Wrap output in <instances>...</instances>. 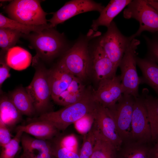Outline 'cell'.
<instances>
[{
  "label": "cell",
  "mask_w": 158,
  "mask_h": 158,
  "mask_svg": "<svg viewBox=\"0 0 158 158\" xmlns=\"http://www.w3.org/2000/svg\"><path fill=\"white\" fill-rule=\"evenodd\" d=\"M97 105L92 94L87 92L77 102L59 110L41 114L37 120L48 122L59 131H63L86 114L94 111Z\"/></svg>",
  "instance_id": "6da1fadb"
},
{
  "label": "cell",
  "mask_w": 158,
  "mask_h": 158,
  "mask_svg": "<svg viewBox=\"0 0 158 158\" xmlns=\"http://www.w3.org/2000/svg\"><path fill=\"white\" fill-rule=\"evenodd\" d=\"M23 37L27 39L31 46L37 52L36 58L49 61L58 55L64 48L65 43L62 34L54 28H45L39 32L23 34Z\"/></svg>",
  "instance_id": "7a4b0ae2"
},
{
  "label": "cell",
  "mask_w": 158,
  "mask_h": 158,
  "mask_svg": "<svg viewBox=\"0 0 158 158\" xmlns=\"http://www.w3.org/2000/svg\"><path fill=\"white\" fill-rule=\"evenodd\" d=\"M38 0H14L4 8L9 18L25 25H48L47 15Z\"/></svg>",
  "instance_id": "3957f363"
},
{
  "label": "cell",
  "mask_w": 158,
  "mask_h": 158,
  "mask_svg": "<svg viewBox=\"0 0 158 158\" xmlns=\"http://www.w3.org/2000/svg\"><path fill=\"white\" fill-rule=\"evenodd\" d=\"M90 62L88 41L82 39L66 52L56 66L81 80L87 76Z\"/></svg>",
  "instance_id": "277c9868"
},
{
  "label": "cell",
  "mask_w": 158,
  "mask_h": 158,
  "mask_svg": "<svg viewBox=\"0 0 158 158\" xmlns=\"http://www.w3.org/2000/svg\"><path fill=\"white\" fill-rule=\"evenodd\" d=\"M140 41L133 39L126 50L118 67L120 68L121 84L124 94L131 95L134 98L139 96L138 89L141 83L140 78L136 69V50Z\"/></svg>",
  "instance_id": "5b68a950"
},
{
  "label": "cell",
  "mask_w": 158,
  "mask_h": 158,
  "mask_svg": "<svg viewBox=\"0 0 158 158\" xmlns=\"http://www.w3.org/2000/svg\"><path fill=\"white\" fill-rule=\"evenodd\" d=\"M123 16L127 19H135L139 22L138 29L132 35L134 38L144 31L153 33L158 32V11L146 0H132L124 9Z\"/></svg>",
  "instance_id": "8992f818"
},
{
  "label": "cell",
  "mask_w": 158,
  "mask_h": 158,
  "mask_svg": "<svg viewBox=\"0 0 158 158\" xmlns=\"http://www.w3.org/2000/svg\"><path fill=\"white\" fill-rule=\"evenodd\" d=\"M134 38L133 35H124L113 21L98 42L117 68L126 50Z\"/></svg>",
  "instance_id": "52a82bcc"
},
{
  "label": "cell",
  "mask_w": 158,
  "mask_h": 158,
  "mask_svg": "<svg viewBox=\"0 0 158 158\" xmlns=\"http://www.w3.org/2000/svg\"><path fill=\"white\" fill-rule=\"evenodd\" d=\"M48 71L42 66H38L31 82L25 88L36 111L42 114L45 112L51 97Z\"/></svg>",
  "instance_id": "ba28073f"
},
{
  "label": "cell",
  "mask_w": 158,
  "mask_h": 158,
  "mask_svg": "<svg viewBox=\"0 0 158 158\" xmlns=\"http://www.w3.org/2000/svg\"><path fill=\"white\" fill-rule=\"evenodd\" d=\"M134 97L123 94L117 103L108 108L123 143L131 140V122Z\"/></svg>",
  "instance_id": "9c48e42d"
},
{
  "label": "cell",
  "mask_w": 158,
  "mask_h": 158,
  "mask_svg": "<svg viewBox=\"0 0 158 158\" xmlns=\"http://www.w3.org/2000/svg\"><path fill=\"white\" fill-rule=\"evenodd\" d=\"M131 134V140L147 144L151 142V128L142 92L134 98Z\"/></svg>",
  "instance_id": "30bf717a"
},
{
  "label": "cell",
  "mask_w": 158,
  "mask_h": 158,
  "mask_svg": "<svg viewBox=\"0 0 158 158\" xmlns=\"http://www.w3.org/2000/svg\"><path fill=\"white\" fill-rule=\"evenodd\" d=\"M104 8L101 3L90 0H73L66 2L48 20L49 27L53 28L73 17L80 13L92 11L100 13Z\"/></svg>",
  "instance_id": "8fae6325"
},
{
  "label": "cell",
  "mask_w": 158,
  "mask_h": 158,
  "mask_svg": "<svg viewBox=\"0 0 158 158\" xmlns=\"http://www.w3.org/2000/svg\"><path fill=\"white\" fill-rule=\"evenodd\" d=\"M94 116V126L114 146L118 151L121 148L123 141L109 109L97 103Z\"/></svg>",
  "instance_id": "7c38bea8"
},
{
  "label": "cell",
  "mask_w": 158,
  "mask_h": 158,
  "mask_svg": "<svg viewBox=\"0 0 158 158\" xmlns=\"http://www.w3.org/2000/svg\"><path fill=\"white\" fill-rule=\"evenodd\" d=\"M97 89L92 94L94 101L109 108L115 104L123 94L120 75L102 80Z\"/></svg>",
  "instance_id": "4fadbf2b"
},
{
  "label": "cell",
  "mask_w": 158,
  "mask_h": 158,
  "mask_svg": "<svg viewBox=\"0 0 158 158\" xmlns=\"http://www.w3.org/2000/svg\"><path fill=\"white\" fill-rule=\"evenodd\" d=\"M21 143L23 150L22 155L26 158H54L49 140L33 138L23 133Z\"/></svg>",
  "instance_id": "5bb4252c"
},
{
  "label": "cell",
  "mask_w": 158,
  "mask_h": 158,
  "mask_svg": "<svg viewBox=\"0 0 158 158\" xmlns=\"http://www.w3.org/2000/svg\"><path fill=\"white\" fill-rule=\"evenodd\" d=\"M92 62L95 77L99 82L104 80L111 78L116 76L117 68L99 42L93 52Z\"/></svg>",
  "instance_id": "9a60e30c"
},
{
  "label": "cell",
  "mask_w": 158,
  "mask_h": 158,
  "mask_svg": "<svg viewBox=\"0 0 158 158\" xmlns=\"http://www.w3.org/2000/svg\"><path fill=\"white\" fill-rule=\"evenodd\" d=\"M51 97L54 102L67 91L75 77L56 66L49 71Z\"/></svg>",
  "instance_id": "2e32d148"
},
{
  "label": "cell",
  "mask_w": 158,
  "mask_h": 158,
  "mask_svg": "<svg viewBox=\"0 0 158 158\" xmlns=\"http://www.w3.org/2000/svg\"><path fill=\"white\" fill-rule=\"evenodd\" d=\"M16 130L22 131L36 138L45 140H50L56 137L59 134V131L50 123L39 120L25 125L18 126Z\"/></svg>",
  "instance_id": "e0dca14e"
},
{
  "label": "cell",
  "mask_w": 158,
  "mask_h": 158,
  "mask_svg": "<svg viewBox=\"0 0 158 158\" xmlns=\"http://www.w3.org/2000/svg\"><path fill=\"white\" fill-rule=\"evenodd\" d=\"M130 0H111L103 9L99 17L93 21L91 27L96 31L100 26L108 28L114 18L131 2Z\"/></svg>",
  "instance_id": "ac0fdd59"
},
{
  "label": "cell",
  "mask_w": 158,
  "mask_h": 158,
  "mask_svg": "<svg viewBox=\"0 0 158 158\" xmlns=\"http://www.w3.org/2000/svg\"><path fill=\"white\" fill-rule=\"evenodd\" d=\"M136 62L142 73L140 78L141 83H145L150 87L158 98V64L146 56L142 58L137 56Z\"/></svg>",
  "instance_id": "d6986e66"
},
{
  "label": "cell",
  "mask_w": 158,
  "mask_h": 158,
  "mask_svg": "<svg viewBox=\"0 0 158 158\" xmlns=\"http://www.w3.org/2000/svg\"><path fill=\"white\" fill-rule=\"evenodd\" d=\"M6 63L14 70L25 69L30 65L32 60L31 54L28 51L19 47H14L6 53L5 56Z\"/></svg>",
  "instance_id": "ffe728a7"
},
{
  "label": "cell",
  "mask_w": 158,
  "mask_h": 158,
  "mask_svg": "<svg viewBox=\"0 0 158 158\" xmlns=\"http://www.w3.org/2000/svg\"><path fill=\"white\" fill-rule=\"evenodd\" d=\"M148 112L151 133V142H158V98L149 94L147 89L142 91Z\"/></svg>",
  "instance_id": "44dd1931"
},
{
  "label": "cell",
  "mask_w": 158,
  "mask_h": 158,
  "mask_svg": "<svg viewBox=\"0 0 158 158\" xmlns=\"http://www.w3.org/2000/svg\"><path fill=\"white\" fill-rule=\"evenodd\" d=\"M22 115L9 97L4 96L1 98L0 120L10 130L20 121Z\"/></svg>",
  "instance_id": "7402d4cb"
},
{
  "label": "cell",
  "mask_w": 158,
  "mask_h": 158,
  "mask_svg": "<svg viewBox=\"0 0 158 158\" xmlns=\"http://www.w3.org/2000/svg\"><path fill=\"white\" fill-rule=\"evenodd\" d=\"M87 92L81 80L75 77L67 91L55 102L65 107L78 101L84 96Z\"/></svg>",
  "instance_id": "603a6c76"
},
{
  "label": "cell",
  "mask_w": 158,
  "mask_h": 158,
  "mask_svg": "<svg viewBox=\"0 0 158 158\" xmlns=\"http://www.w3.org/2000/svg\"><path fill=\"white\" fill-rule=\"evenodd\" d=\"M22 115L31 116L36 112L32 102L26 90L17 88L8 97Z\"/></svg>",
  "instance_id": "cb8c5ba5"
},
{
  "label": "cell",
  "mask_w": 158,
  "mask_h": 158,
  "mask_svg": "<svg viewBox=\"0 0 158 158\" xmlns=\"http://www.w3.org/2000/svg\"><path fill=\"white\" fill-rule=\"evenodd\" d=\"M94 126L95 139L90 158H116L117 151L115 147Z\"/></svg>",
  "instance_id": "d4e9b609"
},
{
  "label": "cell",
  "mask_w": 158,
  "mask_h": 158,
  "mask_svg": "<svg viewBox=\"0 0 158 158\" xmlns=\"http://www.w3.org/2000/svg\"><path fill=\"white\" fill-rule=\"evenodd\" d=\"M147 145L132 140L123 142L117 158H148Z\"/></svg>",
  "instance_id": "484cf974"
},
{
  "label": "cell",
  "mask_w": 158,
  "mask_h": 158,
  "mask_svg": "<svg viewBox=\"0 0 158 158\" xmlns=\"http://www.w3.org/2000/svg\"><path fill=\"white\" fill-rule=\"evenodd\" d=\"M50 28L48 25H25L7 18L0 13V28H7L18 30L22 34L28 35L32 32H39Z\"/></svg>",
  "instance_id": "4316f807"
},
{
  "label": "cell",
  "mask_w": 158,
  "mask_h": 158,
  "mask_svg": "<svg viewBox=\"0 0 158 158\" xmlns=\"http://www.w3.org/2000/svg\"><path fill=\"white\" fill-rule=\"evenodd\" d=\"M23 34L15 30L7 28H0V47L2 51L6 52L15 47Z\"/></svg>",
  "instance_id": "83f0119b"
},
{
  "label": "cell",
  "mask_w": 158,
  "mask_h": 158,
  "mask_svg": "<svg viewBox=\"0 0 158 158\" xmlns=\"http://www.w3.org/2000/svg\"><path fill=\"white\" fill-rule=\"evenodd\" d=\"M15 136L7 144L1 147L0 158H14L20 149V143L23 132L16 131Z\"/></svg>",
  "instance_id": "f1b7e54d"
},
{
  "label": "cell",
  "mask_w": 158,
  "mask_h": 158,
  "mask_svg": "<svg viewBox=\"0 0 158 158\" xmlns=\"http://www.w3.org/2000/svg\"><path fill=\"white\" fill-rule=\"evenodd\" d=\"M95 128L92 126L91 130L84 135L83 142L79 154V158H90L92 154L95 143Z\"/></svg>",
  "instance_id": "f546056e"
},
{
  "label": "cell",
  "mask_w": 158,
  "mask_h": 158,
  "mask_svg": "<svg viewBox=\"0 0 158 158\" xmlns=\"http://www.w3.org/2000/svg\"><path fill=\"white\" fill-rule=\"evenodd\" d=\"M52 147L53 154L56 158H79L77 152L67 149L61 145L56 137L49 140Z\"/></svg>",
  "instance_id": "4dcf8cb0"
},
{
  "label": "cell",
  "mask_w": 158,
  "mask_h": 158,
  "mask_svg": "<svg viewBox=\"0 0 158 158\" xmlns=\"http://www.w3.org/2000/svg\"><path fill=\"white\" fill-rule=\"evenodd\" d=\"M151 37L144 35L147 48L146 56L154 61L158 64V32L153 33Z\"/></svg>",
  "instance_id": "1f68e13d"
},
{
  "label": "cell",
  "mask_w": 158,
  "mask_h": 158,
  "mask_svg": "<svg viewBox=\"0 0 158 158\" xmlns=\"http://www.w3.org/2000/svg\"><path fill=\"white\" fill-rule=\"evenodd\" d=\"M94 111L86 114L74 123L76 129L80 133L85 135L91 130L94 121Z\"/></svg>",
  "instance_id": "d6a6232c"
},
{
  "label": "cell",
  "mask_w": 158,
  "mask_h": 158,
  "mask_svg": "<svg viewBox=\"0 0 158 158\" xmlns=\"http://www.w3.org/2000/svg\"><path fill=\"white\" fill-rule=\"evenodd\" d=\"M56 138L63 146L71 151L77 152V141L74 135H71L62 136L59 134Z\"/></svg>",
  "instance_id": "836d02e7"
},
{
  "label": "cell",
  "mask_w": 158,
  "mask_h": 158,
  "mask_svg": "<svg viewBox=\"0 0 158 158\" xmlns=\"http://www.w3.org/2000/svg\"><path fill=\"white\" fill-rule=\"evenodd\" d=\"M10 130L0 120V145L2 147L8 143L12 139Z\"/></svg>",
  "instance_id": "e575fe53"
},
{
  "label": "cell",
  "mask_w": 158,
  "mask_h": 158,
  "mask_svg": "<svg viewBox=\"0 0 158 158\" xmlns=\"http://www.w3.org/2000/svg\"><path fill=\"white\" fill-rule=\"evenodd\" d=\"M0 86L1 87L5 80L10 76V67L6 63L5 57L1 58L0 63Z\"/></svg>",
  "instance_id": "d590c367"
},
{
  "label": "cell",
  "mask_w": 158,
  "mask_h": 158,
  "mask_svg": "<svg viewBox=\"0 0 158 158\" xmlns=\"http://www.w3.org/2000/svg\"><path fill=\"white\" fill-rule=\"evenodd\" d=\"M148 158H158V142L153 143V145L150 147Z\"/></svg>",
  "instance_id": "8d00e7d4"
},
{
  "label": "cell",
  "mask_w": 158,
  "mask_h": 158,
  "mask_svg": "<svg viewBox=\"0 0 158 158\" xmlns=\"http://www.w3.org/2000/svg\"><path fill=\"white\" fill-rule=\"evenodd\" d=\"M148 4L158 11V0H146Z\"/></svg>",
  "instance_id": "74e56055"
},
{
  "label": "cell",
  "mask_w": 158,
  "mask_h": 158,
  "mask_svg": "<svg viewBox=\"0 0 158 158\" xmlns=\"http://www.w3.org/2000/svg\"><path fill=\"white\" fill-rule=\"evenodd\" d=\"M19 158H26L22 154L21 155Z\"/></svg>",
  "instance_id": "f35d334b"
}]
</instances>
